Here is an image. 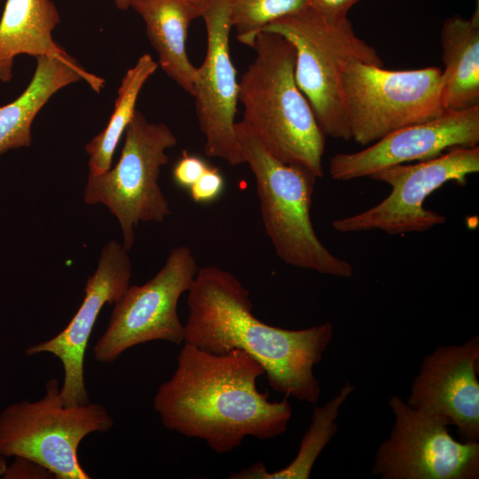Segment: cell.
I'll return each mask as SVG.
<instances>
[{
	"label": "cell",
	"instance_id": "6da1fadb",
	"mask_svg": "<svg viewBox=\"0 0 479 479\" xmlns=\"http://www.w3.org/2000/svg\"><path fill=\"white\" fill-rule=\"evenodd\" d=\"M261 364L243 350L213 354L183 343L171 377L158 388L153 408L163 426L204 441L216 454L230 453L247 436L266 440L284 434L293 415L287 397L260 392Z\"/></svg>",
	"mask_w": 479,
	"mask_h": 479
},
{
	"label": "cell",
	"instance_id": "7a4b0ae2",
	"mask_svg": "<svg viewBox=\"0 0 479 479\" xmlns=\"http://www.w3.org/2000/svg\"><path fill=\"white\" fill-rule=\"evenodd\" d=\"M186 302L184 342L213 354L243 350L262 365L273 390L317 404L321 388L313 369L332 341L331 323L301 330L265 324L252 312L249 291L216 266L199 269Z\"/></svg>",
	"mask_w": 479,
	"mask_h": 479
},
{
	"label": "cell",
	"instance_id": "3957f363",
	"mask_svg": "<svg viewBox=\"0 0 479 479\" xmlns=\"http://www.w3.org/2000/svg\"><path fill=\"white\" fill-rule=\"evenodd\" d=\"M252 48L255 58L239 82L242 121L273 157L321 177L326 136L295 82L294 45L263 31Z\"/></svg>",
	"mask_w": 479,
	"mask_h": 479
},
{
	"label": "cell",
	"instance_id": "277c9868",
	"mask_svg": "<svg viewBox=\"0 0 479 479\" xmlns=\"http://www.w3.org/2000/svg\"><path fill=\"white\" fill-rule=\"evenodd\" d=\"M235 132L255 178L262 219L278 257L297 268L350 278L351 264L332 254L313 228L310 208L318 177L307 168L273 157L242 120L235 123Z\"/></svg>",
	"mask_w": 479,
	"mask_h": 479
},
{
	"label": "cell",
	"instance_id": "5b68a950",
	"mask_svg": "<svg viewBox=\"0 0 479 479\" xmlns=\"http://www.w3.org/2000/svg\"><path fill=\"white\" fill-rule=\"evenodd\" d=\"M263 31L279 34L294 45L295 82L324 135L350 140L342 73L352 61L383 66L377 51L357 35L348 18L332 21L310 6L271 22Z\"/></svg>",
	"mask_w": 479,
	"mask_h": 479
},
{
	"label": "cell",
	"instance_id": "8992f818",
	"mask_svg": "<svg viewBox=\"0 0 479 479\" xmlns=\"http://www.w3.org/2000/svg\"><path fill=\"white\" fill-rule=\"evenodd\" d=\"M114 425L98 403L66 405L57 379L46 383L44 396L35 402L8 405L0 413V454L32 460L58 479H90L77 450L92 433H105Z\"/></svg>",
	"mask_w": 479,
	"mask_h": 479
},
{
	"label": "cell",
	"instance_id": "52a82bcc",
	"mask_svg": "<svg viewBox=\"0 0 479 479\" xmlns=\"http://www.w3.org/2000/svg\"><path fill=\"white\" fill-rule=\"evenodd\" d=\"M124 133L118 162L100 175L88 176L83 201L109 209L120 224L122 246L129 252L139 222H162L170 215L159 177L169 161L166 150L177 140L168 125L149 122L138 110Z\"/></svg>",
	"mask_w": 479,
	"mask_h": 479
},
{
	"label": "cell",
	"instance_id": "ba28073f",
	"mask_svg": "<svg viewBox=\"0 0 479 479\" xmlns=\"http://www.w3.org/2000/svg\"><path fill=\"white\" fill-rule=\"evenodd\" d=\"M342 80L350 137L362 145L446 110L443 70L437 67L389 70L352 61Z\"/></svg>",
	"mask_w": 479,
	"mask_h": 479
},
{
	"label": "cell",
	"instance_id": "9c48e42d",
	"mask_svg": "<svg viewBox=\"0 0 479 479\" xmlns=\"http://www.w3.org/2000/svg\"><path fill=\"white\" fill-rule=\"evenodd\" d=\"M479 171V146H457L415 164L388 167L369 177L391 186L379 204L352 216L337 219L340 232L381 230L389 235L426 232L446 222V216L423 207L427 197L448 182L463 185Z\"/></svg>",
	"mask_w": 479,
	"mask_h": 479
},
{
	"label": "cell",
	"instance_id": "30bf717a",
	"mask_svg": "<svg viewBox=\"0 0 479 479\" xmlns=\"http://www.w3.org/2000/svg\"><path fill=\"white\" fill-rule=\"evenodd\" d=\"M199 269L190 247L180 246L170 251L153 278L130 286L114 303L108 326L93 348L96 361L112 363L128 349L153 341L183 344L185 326L177 303Z\"/></svg>",
	"mask_w": 479,
	"mask_h": 479
},
{
	"label": "cell",
	"instance_id": "8fae6325",
	"mask_svg": "<svg viewBox=\"0 0 479 479\" xmlns=\"http://www.w3.org/2000/svg\"><path fill=\"white\" fill-rule=\"evenodd\" d=\"M395 420L378 446L371 472L381 479H477L479 442L455 440L443 419L389 399Z\"/></svg>",
	"mask_w": 479,
	"mask_h": 479
},
{
	"label": "cell",
	"instance_id": "7c38bea8",
	"mask_svg": "<svg viewBox=\"0 0 479 479\" xmlns=\"http://www.w3.org/2000/svg\"><path fill=\"white\" fill-rule=\"evenodd\" d=\"M207 53L197 67L195 111L205 137V153L232 166L245 163L235 132L239 82L230 56L229 0H203Z\"/></svg>",
	"mask_w": 479,
	"mask_h": 479
},
{
	"label": "cell",
	"instance_id": "4fadbf2b",
	"mask_svg": "<svg viewBox=\"0 0 479 479\" xmlns=\"http://www.w3.org/2000/svg\"><path fill=\"white\" fill-rule=\"evenodd\" d=\"M131 262L122 244L112 240L101 249L96 271L84 288V298L68 325L52 338L28 347V356L50 353L64 368L60 397L66 405L88 404L84 381L86 348L98 314L105 304L115 303L130 287Z\"/></svg>",
	"mask_w": 479,
	"mask_h": 479
},
{
	"label": "cell",
	"instance_id": "5bb4252c",
	"mask_svg": "<svg viewBox=\"0 0 479 479\" xmlns=\"http://www.w3.org/2000/svg\"><path fill=\"white\" fill-rule=\"evenodd\" d=\"M479 337L426 355L406 403L455 426L461 441L479 442Z\"/></svg>",
	"mask_w": 479,
	"mask_h": 479
},
{
	"label": "cell",
	"instance_id": "9a60e30c",
	"mask_svg": "<svg viewBox=\"0 0 479 479\" xmlns=\"http://www.w3.org/2000/svg\"><path fill=\"white\" fill-rule=\"evenodd\" d=\"M478 143L479 105L445 110L436 118L398 129L361 151L336 153L330 159L329 174L338 181L369 177L388 167L431 159L446 149Z\"/></svg>",
	"mask_w": 479,
	"mask_h": 479
},
{
	"label": "cell",
	"instance_id": "2e32d148",
	"mask_svg": "<svg viewBox=\"0 0 479 479\" xmlns=\"http://www.w3.org/2000/svg\"><path fill=\"white\" fill-rule=\"evenodd\" d=\"M81 80L97 93L105 88L104 78L88 72L77 61L37 57L26 89L16 99L0 106V155L11 149L30 146L31 128L37 114L56 92Z\"/></svg>",
	"mask_w": 479,
	"mask_h": 479
},
{
	"label": "cell",
	"instance_id": "e0dca14e",
	"mask_svg": "<svg viewBox=\"0 0 479 479\" xmlns=\"http://www.w3.org/2000/svg\"><path fill=\"white\" fill-rule=\"evenodd\" d=\"M203 0H132L130 8L145 22L149 43L158 56V66L193 97L197 67L186 51L188 29L201 17Z\"/></svg>",
	"mask_w": 479,
	"mask_h": 479
},
{
	"label": "cell",
	"instance_id": "ac0fdd59",
	"mask_svg": "<svg viewBox=\"0 0 479 479\" xmlns=\"http://www.w3.org/2000/svg\"><path fill=\"white\" fill-rule=\"evenodd\" d=\"M60 21L51 0H6L0 19V82L12 80L14 59L21 54L76 61L52 37Z\"/></svg>",
	"mask_w": 479,
	"mask_h": 479
},
{
	"label": "cell",
	"instance_id": "d6986e66",
	"mask_svg": "<svg viewBox=\"0 0 479 479\" xmlns=\"http://www.w3.org/2000/svg\"><path fill=\"white\" fill-rule=\"evenodd\" d=\"M444 65V100L446 110L479 105V7L468 19L447 18L440 33Z\"/></svg>",
	"mask_w": 479,
	"mask_h": 479
},
{
	"label": "cell",
	"instance_id": "ffe728a7",
	"mask_svg": "<svg viewBox=\"0 0 479 479\" xmlns=\"http://www.w3.org/2000/svg\"><path fill=\"white\" fill-rule=\"evenodd\" d=\"M354 389L353 384L346 382L327 403L314 407L310 426L302 438L299 451L288 466L270 472L263 463L256 462L239 472L231 473L229 478L308 479L318 455L336 434L340 409Z\"/></svg>",
	"mask_w": 479,
	"mask_h": 479
},
{
	"label": "cell",
	"instance_id": "44dd1931",
	"mask_svg": "<svg viewBox=\"0 0 479 479\" xmlns=\"http://www.w3.org/2000/svg\"><path fill=\"white\" fill-rule=\"evenodd\" d=\"M158 67L152 56L145 53L123 75L107 124L85 145L89 156V175H100L112 167L115 148L137 110L136 104L142 88Z\"/></svg>",
	"mask_w": 479,
	"mask_h": 479
},
{
	"label": "cell",
	"instance_id": "7402d4cb",
	"mask_svg": "<svg viewBox=\"0 0 479 479\" xmlns=\"http://www.w3.org/2000/svg\"><path fill=\"white\" fill-rule=\"evenodd\" d=\"M310 6V0H229L232 27L241 43L252 47L271 22Z\"/></svg>",
	"mask_w": 479,
	"mask_h": 479
},
{
	"label": "cell",
	"instance_id": "603a6c76",
	"mask_svg": "<svg viewBox=\"0 0 479 479\" xmlns=\"http://www.w3.org/2000/svg\"><path fill=\"white\" fill-rule=\"evenodd\" d=\"M224 189V179L217 168L208 166L190 187L189 192L196 203H210L220 197Z\"/></svg>",
	"mask_w": 479,
	"mask_h": 479
},
{
	"label": "cell",
	"instance_id": "cb8c5ba5",
	"mask_svg": "<svg viewBox=\"0 0 479 479\" xmlns=\"http://www.w3.org/2000/svg\"><path fill=\"white\" fill-rule=\"evenodd\" d=\"M208 166L200 157L190 154L185 150L173 168V181L177 186L189 190Z\"/></svg>",
	"mask_w": 479,
	"mask_h": 479
},
{
	"label": "cell",
	"instance_id": "d4e9b609",
	"mask_svg": "<svg viewBox=\"0 0 479 479\" xmlns=\"http://www.w3.org/2000/svg\"><path fill=\"white\" fill-rule=\"evenodd\" d=\"M359 0H310V7L324 18L338 21L348 18L350 8Z\"/></svg>",
	"mask_w": 479,
	"mask_h": 479
},
{
	"label": "cell",
	"instance_id": "484cf974",
	"mask_svg": "<svg viewBox=\"0 0 479 479\" xmlns=\"http://www.w3.org/2000/svg\"><path fill=\"white\" fill-rule=\"evenodd\" d=\"M4 478H50L53 475L39 464L24 459L15 457V461L6 467Z\"/></svg>",
	"mask_w": 479,
	"mask_h": 479
},
{
	"label": "cell",
	"instance_id": "4316f807",
	"mask_svg": "<svg viewBox=\"0 0 479 479\" xmlns=\"http://www.w3.org/2000/svg\"><path fill=\"white\" fill-rule=\"evenodd\" d=\"M113 2L119 10L127 11L130 8L132 0H113Z\"/></svg>",
	"mask_w": 479,
	"mask_h": 479
},
{
	"label": "cell",
	"instance_id": "83f0119b",
	"mask_svg": "<svg viewBox=\"0 0 479 479\" xmlns=\"http://www.w3.org/2000/svg\"><path fill=\"white\" fill-rule=\"evenodd\" d=\"M7 467L6 457L0 454V477L4 475Z\"/></svg>",
	"mask_w": 479,
	"mask_h": 479
},
{
	"label": "cell",
	"instance_id": "f1b7e54d",
	"mask_svg": "<svg viewBox=\"0 0 479 479\" xmlns=\"http://www.w3.org/2000/svg\"><path fill=\"white\" fill-rule=\"evenodd\" d=\"M0 3H1V0H0Z\"/></svg>",
	"mask_w": 479,
	"mask_h": 479
}]
</instances>
